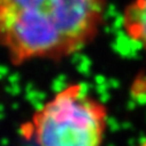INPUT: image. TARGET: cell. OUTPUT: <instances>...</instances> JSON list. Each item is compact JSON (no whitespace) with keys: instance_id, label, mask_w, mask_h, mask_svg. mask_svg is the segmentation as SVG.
Here are the masks:
<instances>
[{"instance_id":"cell-1","label":"cell","mask_w":146,"mask_h":146,"mask_svg":"<svg viewBox=\"0 0 146 146\" xmlns=\"http://www.w3.org/2000/svg\"><path fill=\"white\" fill-rule=\"evenodd\" d=\"M107 0H0V48L14 67L61 61L99 35Z\"/></svg>"},{"instance_id":"cell-4","label":"cell","mask_w":146,"mask_h":146,"mask_svg":"<svg viewBox=\"0 0 146 146\" xmlns=\"http://www.w3.org/2000/svg\"><path fill=\"white\" fill-rule=\"evenodd\" d=\"M138 146H146V139H145V140H143Z\"/></svg>"},{"instance_id":"cell-3","label":"cell","mask_w":146,"mask_h":146,"mask_svg":"<svg viewBox=\"0 0 146 146\" xmlns=\"http://www.w3.org/2000/svg\"><path fill=\"white\" fill-rule=\"evenodd\" d=\"M122 28L146 54V0H131L122 14Z\"/></svg>"},{"instance_id":"cell-2","label":"cell","mask_w":146,"mask_h":146,"mask_svg":"<svg viewBox=\"0 0 146 146\" xmlns=\"http://www.w3.org/2000/svg\"><path fill=\"white\" fill-rule=\"evenodd\" d=\"M108 108L82 82L56 91L22 123L21 135L32 146H102Z\"/></svg>"}]
</instances>
